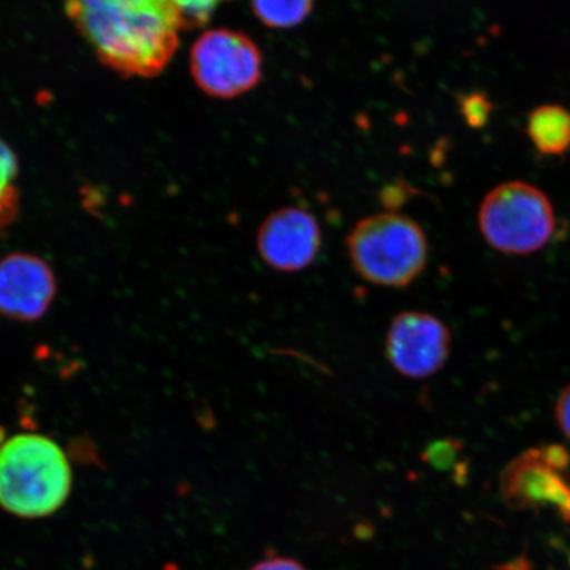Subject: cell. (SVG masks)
<instances>
[{
	"mask_svg": "<svg viewBox=\"0 0 570 570\" xmlns=\"http://www.w3.org/2000/svg\"><path fill=\"white\" fill-rule=\"evenodd\" d=\"M63 6L98 59L128 77L160 75L184 30L169 0H63Z\"/></svg>",
	"mask_w": 570,
	"mask_h": 570,
	"instance_id": "1",
	"label": "cell"
},
{
	"mask_svg": "<svg viewBox=\"0 0 570 570\" xmlns=\"http://www.w3.org/2000/svg\"><path fill=\"white\" fill-rule=\"evenodd\" d=\"M73 473L51 438L19 433L0 444V508L24 519L46 518L68 501Z\"/></svg>",
	"mask_w": 570,
	"mask_h": 570,
	"instance_id": "2",
	"label": "cell"
},
{
	"mask_svg": "<svg viewBox=\"0 0 570 570\" xmlns=\"http://www.w3.org/2000/svg\"><path fill=\"white\" fill-rule=\"evenodd\" d=\"M347 252L362 279L404 288L424 273L430 246L422 226L389 212L361 219L348 234Z\"/></svg>",
	"mask_w": 570,
	"mask_h": 570,
	"instance_id": "3",
	"label": "cell"
},
{
	"mask_svg": "<svg viewBox=\"0 0 570 570\" xmlns=\"http://www.w3.org/2000/svg\"><path fill=\"white\" fill-rule=\"evenodd\" d=\"M479 225L484 240L497 252L529 255L551 240L556 217L543 191L531 184L510 181L484 197Z\"/></svg>",
	"mask_w": 570,
	"mask_h": 570,
	"instance_id": "4",
	"label": "cell"
},
{
	"mask_svg": "<svg viewBox=\"0 0 570 570\" xmlns=\"http://www.w3.org/2000/svg\"><path fill=\"white\" fill-rule=\"evenodd\" d=\"M262 52L247 35L218 28L206 31L190 52V71L205 95L233 99L261 82Z\"/></svg>",
	"mask_w": 570,
	"mask_h": 570,
	"instance_id": "5",
	"label": "cell"
},
{
	"mask_svg": "<svg viewBox=\"0 0 570 570\" xmlns=\"http://www.w3.org/2000/svg\"><path fill=\"white\" fill-rule=\"evenodd\" d=\"M451 348V331L431 313L405 311L391 321L386 336L387 360L404 377L425 380L439 373Z\"/></svg>",
	"mask_w": 570,
	"mask_h": 570,
	"instance_id": "6",
	"label": "cell"
},
{
	"mask_svg": "<svg viewBox=\"0 0 570 570\" xmlns=\"http://www.w3.org/2000/svg\"><path fill=\"white\" fill-rule=\"evenodd\" d=\"M569 455L560 446L534 449L512 461L501 475V493L511 509L529 510L556 503L570 511V491L560 470Z\"/></svg>",
	"mask_w": 570,
	"mask_h": 570,
	"instance_id": "7",
	"label": "cell"
},
{
	"mask_svg": "<svg viewBox=\"0 0 570 570\" xmlns=\"http://www.w3.org/2000/svg\"><path fill=\"white\" fill-rule=\"evenodd\" d=\"M317 219L301 208H283L263 220L256 246L263 262L279 273L309 267L321 248Z\"/></svg>",
	"mask_w": 570,
	"mask_h": 570,
	"instance_id": "8",
	"label": "cell"
},
{
	"mask_svg": "<svg viewBox=\"0 0 570 570\" xmlns=\"http://www.w3.org/2000/svg\"><path fill=\"white\" fill-rule=\"evenodd\" d=\"M56 291L53 269L39 256L17 253L0 261V316L23 323L40 320Z\"/></svg>",
	"mask_w": 570,
	"mask_h": 570,
	"instance_id": "9",
	"label": "cell"
},
{
	"mask_svg": "<svg viewBox=\"0 0 570 570\" xmlns=\"http://www.w3.org/2000/svg\"><path fill=\"white\" fill-rule=\"evenodd\" d=\"M527 134L541 155H564L570 148V112L558 105L540 106L530 114Z\"/></svg>",
	"mask_w": 570,
	"mask_h": 570,
	"instance_id": "10",
	"label": "cell"
},
{
	"mask_svg": "<svg viewBox=\"0 0 570 570\" xmlns=\"http://www.w3.org/2000/svg\"><path fill=\"white\" fill-rule=\"evenodd\" d=\"M315 0H252L253 11L263 24L288 30L311 16Z\"/></svg>",
	"mask_w": 570,
	"mask_h": 570,
	"instance_id": "11",
	"label": "cell"
},
{
	"mask_svg": "<svg viewBox=\"0 0 570 570\" xmlns=\"http://www.w3.org/2000/svg\"><path fill=\"white\" fill-rule=\"evenodd\" d=\"M18 159L7 142L0 138V229L17 219L20 209L18 188Z\"/></svg>",
	"mask_w": 570,
	"mask_h": 570,
	"instance_id": "12",
	"label": "cell"
},
{
	"mask_svg": "<svg viewBox=\"0 0 570 570\" xmlns=\"http://www.w3.org/2000/svg\"><path fill=\"white\" fill-rule=\"evenodd\" d=\"M174 4L178 17L181 19L184 30L199 28L208 24V21L229 0H169Z\"/></svg>",
	"mask_w": 570,
	"mask_h": 570,
	"instance_id": "13",
	"label": "cell"
},
{
	"mask_svg": "<svg viewBox=\"0 0 570 570\" xmlns=\"http://www.w3.org/2000/svg\"><path fill=\"white\" fill-rule=\"evenodd\" d=\"M491 111V104L488 98L481 95H472L463 99L462 112L469 125L481 127L488 122Z\"/></svg>",
	"mask_w": 570,
	"mask_h": 570,
	"instance_id": "14",
	"label": "cell"
},
{
	"mask_svg": "<svg viewBox=\"0 0 570 570\" xmlns=\"http://www.w3.org/2000/svg\"><path fill=\"white\" fill-rule=\"evenodd\" d=\"M554 417L564 436L570 441V384L562 389L554 404Z\"/></svg>",
	"mask_w": 570,
	"mask_h": 570,
	"instance_id": "15",
	"label": "cell"
},
{
	"mask_svg": "<svg viewBox=\"0 0 570 570\" xmlns=\"http://www.w3.org/2000/svg\"><path fill=\"white\" fill-rule=\"evenodd\" d=\"M252 570H306L297 561L285 558H271L258 562Z\"/></svg>",
	"mask_w": 570,
	"mask_h": 570,
	"instance_id": "16",
	"label": "cell"
}]
</instances>
